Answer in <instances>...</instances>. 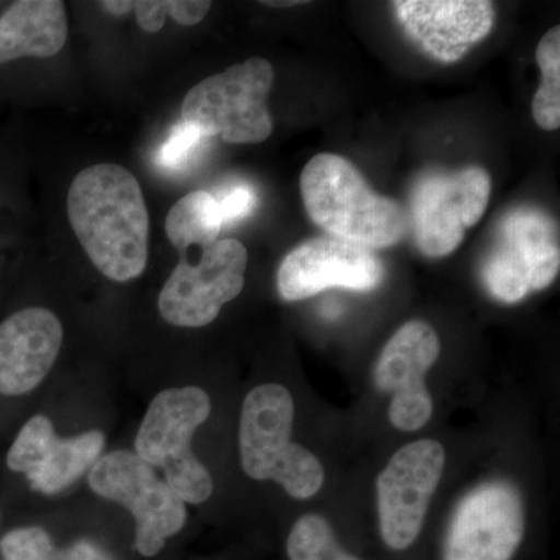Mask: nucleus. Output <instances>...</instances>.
<instances>
[{
  "label": "nucleus",
  "mask_w": 560,
  "mask_h": 560,
  "mask_svg": "<svg viewBox=\"0 0 560 560\" xmlns=\"http://www.w3.org/2000/svg\"><path fill=\"white\" fill-rule=\"evenodd\" d=\"M68 215L88 257L106 278L128 282L145 270L149 210L128 168L97 164L80 172L70 184Z\"/></svg>",
  "instance_id": "f257e3e1"
},
{
  "label": "nucleus",
  "mask_w": 560,
  "mask_h": 560,
  "mask_svg": "<svg viewBox=\"0 0 560 560\" xmlns=\"http://www.w3.org/2000/svg\"><path fill=\"white\" fill-rule=\"evenodd\" d=\"M301 194L311 219L331 237L375 249L397 245L410 231L407 210L375 194L338 154L320 153L305 165Z\"/></svg>",
  "instance_id": "f03ea898"
},
{
  "label": "nucleus",
  "mask_w": 560,
  "mask_h": 560,
  "mask_svg": "<svg viewBox=\"0 0 560 560\" xmlns=\"http://www.w3.org/2000/svg\"><path fill=\"white\" fill-rule=\"evenodd\" d=\"M294 401L290 390L267 383L250 390L241 416V459L249 478L279 482L290 497L312 499L323 488L324 469L307 448L291 442Z\"/></svg>",
  "instance_id": "7ed1b4c3"
},
{
  "label": "nucleus",
  "mask_w": 560,
  "mask_h": 560,
  "mask_svg": "<svg viewBox=\"0 0 560 560\" xmlns=\"http://www.w3.org/2000/svg\"><path fill=\"white\" fill-rule=\"evenodd\" d=\"M209 415L206 390L165 389L151 400L136 436V455L151 467H161L165 482L184 503H205L212 495V478L191 452V438Z\"/></svg>",
  "instance_id": "20e7f679"
},
{
  "label": "nucleus",
  "mask_w": 560,
  "mask_h": 560,
  "mask_svg": "<svg viewBox=\"0 0 560 560\" xmlns=\"http://www.w3.org/2000/svg\"><path fill=\"white\" fill-rule=\"evenodd\" d=\"M272 83L270 62L249 58L191 88L180 116L208 139L220 136L230 143L264 142L272 132L267 108Z\"/></svg>",
  "instance_id": "39448f33"
},
{
  "label": "nucleus",
  "mask_w": 560,
  "mask_h": 560,
  "mask_svg": "<svg viewBox=\"0 0 560 560\" xmlns=\"http://www.w3.org/2000/svg\"><path fill=\"white\" fill-rule=\"evenodd\" d=\"M559 268L556 221L544 210L518 208L500 221L493 245L482 261L481 279L490 296L515 304L530 291L550 287Z\"/></svg>",
  "instance_id": "423d86ee"
},
{
  "label": "nucleus",
  "mask_w": 560,
  "mask_h": 560,
  "mask_svg": "<svg viewBox=\"0 0 560 560\" xmlns=\"http://www.w3.org/2000/svg\"><path fill=\"white\" fill-rule=\"evenodd\" d=\"M90 486L103 499L130 510L136 521L135 550L143 558L160 555L186 525V503L136 453L117 451L98 458Z\"/></svg>",
  "instance_id": "0eeeda50"
},
{
  "label": "nucleus",
  "mask_w": 560,
  "mask_h": 560,
  "mask_svg": "<svg viewBox=\"0 0 560 560\" xmlns=\"http://www.w3.org/2000/svg\"><path fill=\"white\" fill-rule=\"evenodd\" d=\"M490 176L480 167L422 176L411 194L410 231L427 257H445L458 248L469 228L485 215Z\"/></svg>",
  "instance_id": "6e6552de"
},
{
  "label": "nucleus",
  "mask_w": 560,
  "mask_h": 560,
  "mask_svg": "<svg viewBox=\"0 0 560 560\" xmlns=\"http://www.w3.org/2000/svg\"><path fill=\"white\" fill-rule=\"evenodd\" d=\"M248 250L238 241H217L189 264L186 253L160 294L162 318L176 327H205L245 287Z\"/></svg>",
  "instance_id": "1a4fd4ad"
},
{
  "label": "nucleus",
  "mask_w": 560,
  "mask_h": 560,
  "mask_svg": "<svg viewBox=\"0 0 560 560\" xmlns=\"http://www.w3.org/2000/svg\"><path fill=\"white\" fill-rule=\"evenodd\" d=\"M444 464L442 444L420 440L401 447L378 475V525L390 550H408L418 540Z\"/></svg>",
  "instance_id": "9d476101"
},
{
  "label": "nucleus",
  "mask_w": 560,
  "mask_h": 560,
  "mask_svg": "<svg viewBox=\"0 0 560 560\" xmlns=\"http://www.w3.org/2000/svg\"><path fill=\"white\" fill-rule=\"evenodd\" d=\"M525 536L521 492L508 481L470 490L453 512L442 560H512Z\"/></svg>",
  "instance_id": "9b49d317"
},
{
  "label": "nucleus",
  "mask_w": 560,
  "mask_h": 560,
  "mask_svg": "<svg viewBox=\"0 0 560 560\" xmlns=\"http://www.w3.org/2000/svg\"><path fill=\"white\" fill-rule=\"evenodd\" d=\"M441 341L423 320L401 326L383 349L375 364L374 383L383 393L393 394L389 420L396 429L416 431L433 415V400L425 375L440 359Z\"/></svg>",
  "instance_id": "f8f14e48"
},
{
  "label": "nucleus",
  "mask_w": 560,
  "mask_h": 560,
  "mask_svg": "<svg viewBox=\"0 0 560 560\" xmlns=\"http://www.w3.org/2000/svg\"><path fill=\"white\" fill-rule=\"evenodd\" d=\"M382 280L383 265L374 249L331 235L301 243L278 271L279 293L285 301L308 300L331 287L371 291Z\"/></svg>",
  "instance_id": "ddd939ff"
},
{
  "label": "nucleus",
  "mask_w": 560,
  "mask_h": 560,
  "mask_svg": "<svg viewBox=\"0 0 560 560\" xmlns=\"http://www.w3.org/2000/svg\"><path fill=\"white\" fill-rule=\"evenodd\" d=\"M393 7L405 33L442 62L459 61L495 24L486 0H401Z\"/></svg>",
  "instance_id": "4468645a"
},
{
  "label": "nucleus",
  "mask_w": 560,
  "mask_h": 560,
  "mask_svg": "<svg viewBox=\"0 0 560 560\" xmlns=\"http://www.w3.org/2000/svg\"><path fill=\"white\" fill-rule=\"evenodd\" d=\"M65 330L43 307L24 308L0 324V394L22 396L46 378L60 353Z\"/></svg>",
  "instance_id": "2eb2a0df"
},
{
  "label": "nucleus",
  "mask_w": 560,
  "mask_h": 560,
  "mask_svg": "<svg viewBox=\"0 0 560 560\" xmlns=\"http://www.w3.org/2000/svg\"><path fill=\"white\" fill-rule=\"evenodd\" d=\"M68 20L60 0H20L0 16V65L49 58L65 47Z\"/></svg>",
  "instance_id": "dca6fc26"
},
{
  "label": "nucleus",
  "mask_w": 560,
  "mask_h": 560,
  "mask_svg": "<svg viewBox=\"0 0 560 560\" xmlns=\"http://www.w3.org/2000/svg\"><path fill=\"white\" fill-rule=\"evenodd\" d=\"M103 445L105 438L95 430L68 440L57 438L43 464L28 475L32 488L47 495L69 488L97 463Z\"/></svg>",
  "instance_id": "f3484780"
},
{
  "label": "nucleus",
  "mask_w": 560,
  "mask_h": 560,
  "mask_svg": "<svg viewBox=\"0 0 560 560\" xmlns=\"http://www.w3.org/2000/svg\"><path fill=\"white\" fill-rule=\"evenodd\" d=\"M223 221L219 205L209 191H191L168 212L165 232L176 249L186 250L191 245L201 249L213 245L219 238Z\"/></svg>",
  "instance_id": "a211bd4d"
},
{
  "label": "nucleus",
  "mask_w": 560,
  "mask_h": 560,
  "mask_svg": "<svg viewBox=\"0 0 560 560\" xmlns=\"http://www.w3.org/2000/svg\"><path fill=\"white\" fill-rule=\"evenodd\" d=\"M541 72L539 91L533 98V116L536 124L547 131L560 127V27H552L540 39L536 51Z\"/></svg>",
  "instance_id": "6ab92c4d"
},
{
  "label": "nucleus",
  "mask_w": 560,
  "mask_h": 560,
  "mask_svg": "<svg viewBox=\"0 0 560 560\" xmlns=\"http://www.w3.org/2000/svg\"><path fill=\"white\" fill-rule=\"evenodd\" d=\"M290 560H361L341 547L326 518L307 514L294 523L287 539Z\"/></svg>",
  "instance_id": "aec40b11"
},
{
  "label": "nucleus",
  "mask_w": 560,
  "mask_h": 560,
  "mask_svg": "<svg viewBox=\"0 0 560 560\" xmlns=\"http://www.w3.org/2000/svg\"><path fill=\"white\" fill-rule=\"evenodd\" d=\"M57 438L50 419L46 416H35L22 427L16 441L11 445L7 464L11 470L28 477L43 464Z\"/></svg>",
  "instance_id": "412c9836"
},
{
  "label": "nucleus",
  "mask_w": 560,
  "mask_h": 560,
  "mask_svg": "<svg viewBox=\"0 0 560 560\" xmlns=\"http://www.w3.org/2000/svg\"><path fill=\"white\" fill-rule=\"evenodd\" d=\"M208 138L197 127L180 120L156 153L162 171L180 172L197 160Z\"/></svg>",
  "instance_id": "4be33fe9"
},
{
  "label": "nucleus",
  "mask_w": 560,
  "mask_h": 560,
  "mask_svg": "<svg viewBox=\"0 0 560 560\" xmlns=\"http://www.w3.org/2000/svg\"><path fill=\"white\" fill-rule=\"evenodd\" d=\"M58 551L50 534L38 526L10 530L0 540L3 560H58Z\"/></svg>",
  "instance_id": "5701e85b"
},
{
  "label": "nucleus",
  "mask_w": 560,
  "mask_h": 560,
  "mask_svg": "<svg viewBox=\"0 0 560 560\" xmlns=\"http://www.w3.org/2000/svg\"><path fill=\"white\" fill-rule=\"evenodd\" d=\"M219 205L221 221L224 224H234L237 221L253 215L257 206V194L249 184L235 183L219 195H213Z\"/></svg>",
  "instance_id": "b1692460"
},
{
  "label": "nucleus",
  "mask_w": 560,
  "mask_h": 560,
  "mask_svg": "<svg viewBox=\"0 0 560 560\" xmlns=\"http://www.w3.org/2000/svg\"><path fill=\"white\" fill-rule=\"evenodd\" d=\"M139 27L149 33L160 32L171 16V0H140L135 2Z\"/></svg>",
  "instance_id": "393cba45"
},
{
  "label": "nucleus",
  "mask_w": 560,
  "mask_h": 560,
  "mask_svg": "<svg viewBox=\"0 0 560 560\" xmlns=\"http://www.w3.org/2000/svg\"><path fill=\"white\" fill-rule=\"evenodd\" d=\"M212 3L202 0H171V16L180 25H197L205 20Z\"/></svg>",
  "instance_id": "a878e982"
},
{
  "label": "nucleus",
  "mask_w": 560,
  "mask_h": 560,
  "mask_svg": "<svg viewBox=\"0 0 560 560\" xmlns=\"http://www.w3.org/2000/svg\"><path fill=\"white\" fill-rule=\"evenodd\" d=\"M58 560H116L102 545L91 540L73 541L69 547L60 548Z\"/></svg>",
  "instance_id": "bb28decb"
},
{
  "label": "nucleus",
  "mask_w": 560,
  "mask_h": 560,
  "mask_svg": "<svg viewBox=\"0 0 560 560\" xmlns=\"http://www.w3.org/2000/svg\"><path fill=\"white\" fill-rule=\"evenodd\" d=\"M101 5L103 10L108 11V13L114 14V16H124V14L135 10V2H130V0H110V2L106 0V2H102Z\"/></svg>",
  "instance_id": "cd10ccee"
},
{
  "label": "nucleus",
  "mask_w": 560,
  "mask_h": 560,
  "mask_svg": "<svg viewBox=\"0 0 560 560\" xmlns=\"http://www.w3.org/2000/svg\"><path fill=\"white\" fill-rule=\"evenodd\" d=\"M301 3H304V2H300V0H290V2H261V5H267V7H294V5H301Z\"/></svg>",
  "instance_id": "c85d7f7f"
}]
</instances>
